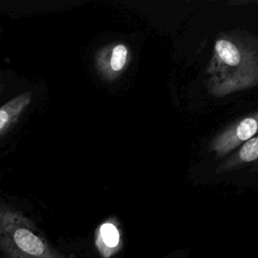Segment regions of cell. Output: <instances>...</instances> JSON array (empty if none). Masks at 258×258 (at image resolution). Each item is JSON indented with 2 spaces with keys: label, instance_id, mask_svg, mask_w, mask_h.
I'll return each instance as SVG.
<instances>
[{
  "label": "cell",
  "instance_id": "6da1fadb",
  "mask_svg": "<svg viewBox=\"0 0 258 258\" xmlns=\"http://www.w3.org/2000/svg\"><path fill=\"white\" fill-rule=\"evenodd\" d=\"M207 73L210 91L216 96L258 85V41L237 33L221 34Z\"/></svg>",
  "mask_w": 258,
  "mask_h": 258
},
{
  "label": "cell",
  "instance_id": "7a4b0ae2",
  "mask_svg": "<svg viewBox=\"0 0 258 258\" xmlns=\"http://www.w3.org/2000/svg\"><path fill=\"white\" fill-rule=\"evenodd\" d=\"M0 251L6 258H67L19 210L0 202Z\"/></svg>",
  "mask_w": 258,
  "mask_h": 258
},
{
  "label": "cell",
  "instance_id": "3957f363",
  "mask_svg": "<svg viewBox=\"0 0 258 258\" xmlns=\"http://www.w3.org/2000/svg\"><path fill=\"white\" fill-rule=\"evenodd\" d=\"M258 133V112L252 113L236 123L232 124L226 130L221 132L212 141L210 148L216 152L217 156L222 157L239 148L246 141Z\"/></svg>",
  "mask_w": 258,
  "mask_h": 258
},
{
  "label": "cell",
  "instance_id": "277c9868",
  "mask_svg": "<svg viewBox=\"0 0 258 258\" xmlns=\"http://www.w3.org/2000/svg\"><path fill=\"white\" fill-rule=\"evenodd\" d=\"M129 48L124 43H110L101 47L95 54V67L106 81L113 82L126 69L129 61Z\"/></svg>",
  "mask_w": 258,
  "mask_h": 258
},
{
  "label": "cell",
  "instance_id": "5b68a950",
  "mask_svg": "<svg viewBox=\"0 0 258 258\" xmlns=\"http://www.w3.org/2000/svg\"><path fill=\"white\" fill-rule=\"evenodd\" d=\"M121 243V232L115 220H107L97 228L95 244L102 257L109 258L114 255L120 249Z\"/></svg>",
  "mask_w": 258,
  "mask_h": 258
},
{
  "label": "cell",
  "instance_id": "8992f818",
  "mask_svg": "<svg viewBox=\"0 0 258 258\" xmlns=\"http://www.w3.org/2000/svg\"><path fill=\"white\" fill-rule=\"evenodd\" d=\"M32 100L30 92L21 93L0 106V136L7 132L23 115Z\"/></svg>",
  "mask_w": 258,
  "mask_h": 258
},
{
  "label": "cell",
  "instance_id": "52a82bcc",
  "mask_svg": "<svg viewBox=\"0 0 258 258\" xmlns=\"http://www.w3.org/2000/svg\"><path fill=\"white\" fill-rule=\"evenodd\" d=\"M258 159V135H255L244 144H242L238 150L232 154L226 161L221 163L217 172H224L234 170L243 164L253 162Z\"/></svg>",
  "mask_w": 258,
  "mask_h": 258
},
{
  "label": "cell",
  "instance_id": "ba28073f",
  "mask_svg": "<svg viewBox=\"0 0 258 258\" xmlns=\"http://www.w3.org/2000/svg\"><path fill=\"white\" fill-rule=\"evenodd\" d=\"M3 89H4V86L2 84H0V96H1V94L3 92Z\"/></svg>",
  "mask_w": 258,
  "mask_h": 258
},
{
  "label": "cell",
  "instance_id": "9c48e42d",
  "mask_svg": "<svg viewBox=\"0 0 258 258\" xmlns=\"http://www.w3.org/2000/svg\"><path fill=\"white\" fill-rule=\"evenodd\" d=\"M0 80H1V73H0Z\"/></svg>",
  "mask_w": 258,
  "mask_h": 258
}]
</instances>
